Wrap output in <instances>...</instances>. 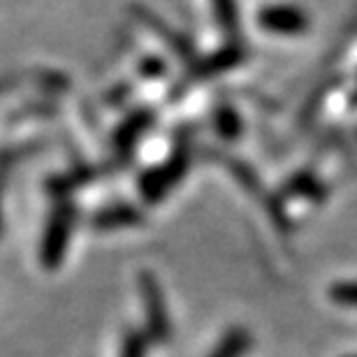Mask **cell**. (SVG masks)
I'll return each mask as SVG.
<instances>
[{
  "label": "cell",
  "instance_id": "6da1fadb",
  "mask_svg": "<svg viewBox=\"0 0 357 357\" xmlns=\"http://www.w3.org/2000/svg\"><path fill=\"white\" fill-rule=\"evenodd\" d=\"M137 288H139L142 309H144V323H146L144 330L153 339V344H169L174 330L165 302V292H162L158 278L151 271H139Z\"/></svg>",
  "mask_w": 357,
  "mask_h": 357
},
{
  "label": "cell",
  "instance_id": "7a4b0ae2",
  "mask_svg": "<svg viewBox=\"0 0 357 357\" xmlns=\"http://www.w3.org/2000/svg\"><path fill=\"white\" fill-rule=\"evenodd\" d=\"M73 230H75V204L61 202L52 211V216L47 220L45 234H42V246H40L42 267L49 271L61 267V262L68 253V241Z\"/></svg>",
  "mask_w": 357,
  "mask_h": 357
},
{
  "label": "cell",
  "instance_id": "3957f363",
  "mask_svg": "<svg viewBox=\"0 0 357 357\" xmlns=\"http://www.w3.org/2000/svg\"><path fill=\"white\" fill-rule=\"evenodd\" d=\"M188 165H190V149L178 146L167 162L153 167L151 172H146L139 178V192L144 195L146 202H160V199L185 176Z\"/></svg>",
  "mask_w": 357,
  "mask_h": 357
},
{
  "label": "cell",
  "instance_id": "277c9868",
  "mask_svg": "<svg viewBox=\"0 0 357 357\" xmlns=\"http://www.w3.org/2000/svg\"><path fill=\"white\" fill-rule=\"evenodd\" d=\"M258 26L276 35H302L309 31V14L295 5H267L258 12Z\"/></svg>",
  "mask_w": 357,
  "mask_h": 357
},
{
  "label": "cell",
  "instance_id": "5b68a950",
  "mask_svg": "<svg viewBox=\"0 0 357 357\" xmlns=\"http://www.w3.org/2000/svg\"><path fill=\"white\" fill-rule=\"evenodd\" d=\"M244 59H246L244 47H241L239 42H227L223 49H218V52H213L211 56H206V59H199L192 63L190 73L192 77H197V79H209V77H216L220 73H227V70L237 68L239 63H244Z\"/></svg>",
  "mask_w": 357,
  "mask_h": 357
},
{
  "label": "cell",
  "instance_id": "8992f818",
  "mask_svg": "<svg viewBox=\"0 0 357 357\" xmlns=\"http://www.w3.org/2000/svg\"><path fill=\"white\" fill-rule=\"evenodd\" d=\"M135 14H137V17L144 21V24L151 28V31L158 35V38H162V42H167V47L172 49L176 56H181V61H188L190 66L197 61L195 59V47H192L181 33H176L174 28H169L165 24V21H160L153 12L144 10V7H135Z\"/></svg>",
  "mask_w": 357,
  "mask_h": 357
},
{
  "label": "cell",
  "instance_id": "52a82bcc",
  "mask_svg": "<svg viewBox=\"0 0 357 357\" xmlns=\"http://www.w3.org/2000/svg\"><path fill=\"white\" fill-rule=\"evenodd\" d=\"M144 220V213H142L137 206L132 204H112L100 209L96 216H93V227L100 232H114V230H126V227H135Z\"/></svg>",
  "mask_w": 357,
  "mask_h": 357
},
{
  "label": "cell",
  "instance_id": "ba28073f",
  "mask_svg": "<svg viewBox=\"0 0 357 357\" xmlns=\"http://www.w3.org/2000/svg\"><path fill=\"white\" fill-rule=\"evenodd\" d=\"M153 121H155V114L151 109H139V112H135L132 116H128L123 123L116 128V135H114V144H116V149H121V151H123V149H130L135 142L153 126Z\"/></svg>",
  "mask_w": 357,
  "mask_h": 357
},
{
  "label": "cell",
  "instance_id": "9c48e42d",
  "mask_svg": "<svg viewBox=\"0 0 357 357\" xmlns=\"http://www.w3.org/2000/svg\"><path fill=\"white\" fill-rule=\"evenodd\" d=\"M253 346V334L246 327H230L216 346L209 353V357H244Z\"/></svg>",
  "mask_w": 357,
  "mask_h": 357
},
{
  "label": "cell",
  "instance_id": "30bf717a",
  "mask_svg": "<svg viewBox=\"0 0 357 357\" xmlns=\"http://www.w3.org/2000/svg\"><path fill=\"white\" fill-rule=\"evenodd\" d=\"M211 7L216 24L225 33V38L230 42H237V38L241 35V17L237 0H211Z\"/></svg>",
  "mask_w": 357,
  "mask_h": 357
},
{
  "label": "cell",
  "instance_id": "8fae6325",
  "mask_svg": "<svg viewBox=\"0 0 357 357\" xmlns=\"http://www.w3.org/2000/svg\"><path fill=\"white\" fill-rule=\"evenodd\" d=\"M153 339L149 337L146 330H139V327H128L121 337L119 344V357H149L151 351Z\"/></svg>",
  "mask_w": 357,
  "mask_h": 357
},
{
  "label": "cell",
  "instance_id": "7c38bea8",
  "mask_svg": "<svg viewBox=\"0 0 357 357\" xmlns=\"http://www.w3.org/2000/svg\"><path fill=\"white\" fill-rule=\"evenodd\" d=\"M213 130L223 139H237L241 135V119L232 107H218L213 112Z\"/></svg>",
  "mask_w": 357,
  "mask_h": 357
},
{
  "label": "cell",
  "instance_id": "4fadbf2b",
  "mask_svg": "<svg viewBox=\"0 0 357 357\" xmlns=\"http://www.w3.org/2000/svg\"><path fill=\"white\" fill-rule=\"evenodd\" d=\"M292 197H309V199H318L323 195V183L318 181L316 174L302 172L297 176H292L288 183H285V190Z\"/></svg>",
  "mask_w": 357,
  "mask_h": 357
},
{
  "label": "cell",
  "instance_id": "5bb4252c",
  "mask_svg": "<svg viewBox=\"0 0 357 357\" xmlns=\"http://www.w3.org/2000/svg\"><path fill=\"white\" fill-rule=\"evenodd\" d=\"M330 299L339 306L357 309V281H341L330 288Z\"/></svg>",
  "mask_w": 357,
  "mask_h": 357
},
{
  "label": "cell",
  "instance_id": "9a60e30c",
  "mask_svg": "<svg viewBox=\"0 0 357 357\" xmlns=\"http://www.w3.org/2000/svg\"><path fill=\"white\" fill-rule=\"evenodd\" d=\"M355 105H357V91H355Z\"/></svg>",
  "mask_w": 357,
  "mask_h": 357
},
{
  "label": "cell",
  "instance_id": "2e32d148",
  "mask_svg": "<svg viewBox=\"0 0 357 357\" xmlns=\"http://www.w3.org/2000/svg\"><path fill=\"white\" fill-rule=\"evenodd\" d=\"M346 357H357V355H346Z\"/></svg>",
  "mask_w": 357,
  "mask_h": 357
}]
</instances>
